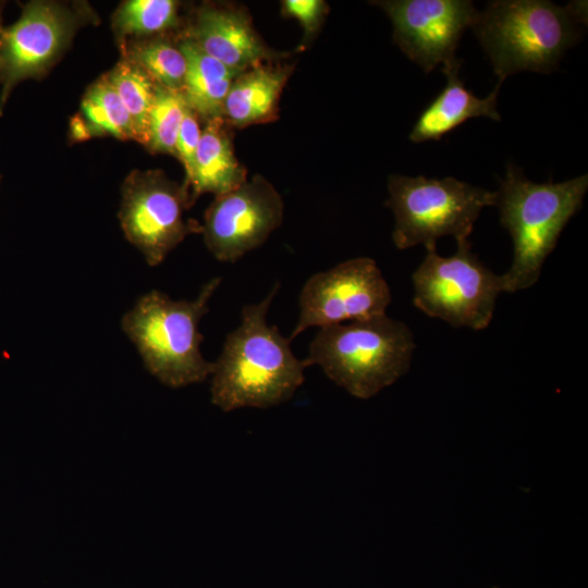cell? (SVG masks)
<instances>
[{"instance_id":"cell-1","label":"cell","mask_w":588,"mask_h":588,"mask_svg":"<svg viewBox=\"0 0 588 588\" xmlns=\"http://www.w3.org/2000/svg\"><path fill=\"white\" fill-rule=\"evenodd\" d=\"M279 287L275 283L261 302L243 307L240 326L226 335L213 362L211 403L223 412L278 406L305 381V360L294 355L278 327L267 322Z\"/></svg>"},{"instance_id":"cell-2","label":"cell","mask_w":588,"mask_h":588,"mask_svg":"<svg viewBox=\"0 0 588 588\" xmlns=\"http://www.w3.org/2000/svg\"><path fill=\"white\" fill-rule=\"evenodd\" d=\"M586 8L583 1L493 0L471 28L500 81L522 71L549 74L580 39Z\"/></svg>"},{"instance_id":"cell-3","label":"cell","mask_w":588,"mask_h":588,"mask_svg":"<svg viewBox=\"0 0 588 588\" xmlns=\"http://www.w3.org/2000/svg\"><path fill=\"white\" fill-rule=\"evenodd\" d=\"M587 189V174L560 183H535L516 166L507 164L495 199L500 222L513 241L512 265L501 274L504 292L515 293L538 281L544 260L581 208Z\"/></svg>"},{"instance_id":"cell-4","label":"cell","mask_w":588,"mask_h":588,"mask_svg":"<svg viewBox=\"0 0 588 588\" xmlns=\"http://www.w3.org/2000/svg\"><path fill=\"white\" fill-rule=\"evenodd\" d=\"M415 346L409 328L384 314L319 328L304 360L307 367L318 365L353 396L367 400L408 370Z\"/></svg>"},{"instance_id":"cell-5","label":"cell","mask_w":588,"mask_h":588,"mask_svg":"<svg viewBox=\"0 0 588 588\" xmlns=\"http://www.w3.org/2000/svg\"><path fill=\"white\" fill-rule=\"evenodd\" d=\"M221 283L212 278L193 301H174L152 290L142 295L122 318V328L136 345L145 368L161 383L182 388L205 381L213 363L200 352L199 322Z\"/></svg>"},{"instance_id":"cell-6","label":"cell","mask_w":588,"mask_h":588,"mask_svg":"<svg viewBox=\"0 0 588 588\" xmlns=\"http://www.w3.org/2000/svg\"><path fill=\"white\" fill-rule=\"evenodd\" d=\"M389 207L395 218L392 241L406 249L422 244L437 249L442 236L468 240L481 210L495 205L497 192L448 176L427 179L392 174L388 180Z\"/></svg>"},{"instance_id":"cell-7","label":"cell","mask_w":588,"mask_h":588,"mask_svg":"<svg viewBox=\"0 0 588 588\" xmlns=\"http://www.w3.org/2000/svg\"><path fill=\"white\" fill-rule=\"evenodd\" d=\"M456 244L457 250L450 257L427 250L412 277L413 303L429 317L455 328L482 330L490 324L497 298L504 292L502 275L471 253L468 240Z\"/></svg>"},{"instance_id":"cell-8","label":"cell","mask_w":588,"mask_h":588,"mask_svg":"<svg viewBox=\"0 0 588 588\" xmlns=\"http://www.w3.org/2000/svg\"><path fill=\"white\" fill-rule=\"evenodd\" d=\"M193 203L183 184L162 170H134L122 185L119 220L126 240L151 267L160 265L184 238L201 233V224L185 219Z\"/></svg>"},{"instance_id":"cell-9","label":"cell","mask_w":588,"mask_h":588,"mask_svg":"<svg viewBox=\"0 0 588 588\" xmlns=\"http://www.w3.org/2000/svg\"><path fill=\"white\" fill-rule=\"evenodd\" d=\"M390 303V287L373 259L345 260L305 282L299 294L298 320L287 339L291 342L313 327L384 315Z\"/></svg>"},{"instance_id":"cell-10","label":"cell","mask_w":588,"mask_h":588,"mask_svg":"<svg viewBox=\"0 0 588 588\" xmlns=\"http://www.w3.org/2000/svg\"><path fill=\"white\" fill-rule=\"evenodd\" d=\"M89 13L56 1L24 5L20 17L2 34L0 114L19 83L47 73Z\"/></svg>"},{"instance_id":"cell-11","label":"cell","mask_w":588,"mask_h":588,"mask_svg":"<svg viewBox=\"0 0 588 588\" xmlns=\"http://www.w3.org/2000/svg\"><path fill=\"white\" fill-rule=\"evenodd\" d=\"M284 203L261 174L216 196L204 215L201 234L208 250L221 262H235L261 246L283 221Z\"/></svg>"},{"instance_id":"cell-12","label":"cell","mask_w":588,"mask_h":588,"mask_svg":"<svg viewBox=\"0 0 588 588\" xmlns=\"http://www.w3.org/2000/svg\"><path fill=\"white\" fill-rule=\"evenodd\" d=\"M393 26V41L428 74L455 59L464 32L473 27L478 11L469 0H381Z\"/></svg>"},{"instance_id":"cell-13","label":"cell","mask_w":588,"mask_h":588,"mask_svg":"<svg viewBox=\"0 0 588 588\" xmlns=\"http://www.w3.org/2000/svg\"><path fill=\"white\" fill-rule=\"evenodd\" d=\"M183 36L222 64L241 72L287 54L269 48L254 28L248 12L232 4L201 5Z\"/></svg>"},{"instance_id":"cell-14","label":"cell","mask_w":588,"mask_h":588,"mask_svg":"<svg viewBox=\"0 0 588 588\" xmlns=\"http://www.w3.org/2000/svg\"><path fill=\"white\" fill-rule=\"evenodd\" d=\"M462 63L463 60L455 58L443 64L441 72L446 77V85L419 114L408 136L411 142L439 140L474 118L501 120L497 100L503 81L499 79L487 97L478 98L466 88L458 76Z\"/></svg>"},{"instance_id":"cell-15","label":"cell","mask_w":588,"mask_h":588,"mask_svg":"<svg viewBox=\"0 0 588 588\" xmlns=\"http://www.w3.org/2000/svg\"><path fill=\"white\" fill-rule=\"evenodd\" d=\"M294 64L261 63L240 73L223 103V119L231 127H246L278 119L279 100Z\"/></svg>"},{"instance_id":"cell-16","label":"cell","mask_w":588,"mask_h":588,"mask_svg":"<svg viewBox=\"0 0 588 588\" xmlns=\"http://www.w3.org/2000/svg\"><path fill=\"white\" fill-rule=\"evenodd\" d=\"M247 180V170L234 151L231 126L222 117L206 121L195 157L193 177L186 189L194 205L205 194H225Z\"/></svg>"},{"instance_id":"cell-17","label":"cell","mask_w":588,"mask_h":588,"mask_svg":"<svg viewBox=\"0 0 588 588\" xmlns=\"http://www.w3.org/2000/svg\"><path fill=\"white\" fill-rule=\"evenodd\" d=\"M177 45L186 60L183 95L188 106L205 122L222 117L231 84L242 72L213 59L185 36Z\"/></svg>"},{"instance_id":"cell-18","label":"cell","mask_w":588,"mask_h":588,"mask_svg":"<svg viewBox=\"0 0 588 588\" xmlns=\"http://www.w3.org/2000/svg\"><path fill=\"white\" fill-rule=\"evenodd\" d=\"M122 58L138 65L160 87L183 93L186 60L164 35L121 41Z\"/></svg>"},{"instance_id":"cell-19","label":"cell","mask_w":588,"mask_h":588,"mask_svg":"<svg viewBox=\"0 0 588 588\" xmlns=\"http://www.w3.org/2000/svg\"><path fill=\"white\" fill-rule=\"evenodd\" d=\"M180 3L174 0H127L112 15V28L120 41L157 35L180 25Z\"/></svg>"},{"instance_id":"cell-20","label":"cell","mask_w":588,"mask_h":588,"mask_svg":"<svg viewBox=\"0 0 588 588\" xmlns=\"http://www.w3.org/2000/svg\"><path fill=\"white\" fill-rule=\"evenodd\" d=\"M81 112L90 136L110 135L118 139L135 140L132 120L106 75L87 88Z\"/></svg>"},{"instance_id":"cell-21","label":"cell","mask_w":588,"mask_h":588,"mask_svg":"<svg viewBox=\"0 0 588 588\" xmlns=\"http://www.w3.org/2000/svg\"><path fill=\"white\" fill-rule=\"evenodd\" d=\"M105 75L132 120L135 140L145 146L157 84L138 65L123 58Z\"/></svg>"},{"instance_id":"cell-22","label":"cell","mask_w":588,"mask_h":588,"mask_svg":"<svg viewBox=\"0 0 588 588\" xmlns=\"http://www.w3.org/2000/svg\"><path fill=\"white\" fill-rule=\"evenodd\" d=\"M186 107L183 93L157 85L148 115L145 145L150 152L175 156V143Z\"/></svg>"},{"instance_id":"cell-23","label":"cell","mask_w":588,"mask_h":588,"mask_svg":"<svg viewBox=\"0 0 588 588\" xmlns=\"http://www.w3.org/2000/svg\"><path fill=\"white\" fill-rule=\"evenodd\" d=\"M329 12V5L322 0H283L281 13L299 22L304 35L299 49H304L319 32Z\"/></svg>"},{"instance_id":"cell-24","label":"cell","mask_w":588,"mask_h":588,"mask_svg":"<svg viewBox=\"0 0 588 588\" xmlns=\"http://www.w3.org/2000/svg\"><path fill=\"white\" fill-rule=\"evenodd\" d=\"M199 119L197 113L187 103L175 143V156L181 161L185 171L183 183L185 188L193 177L196 151L201 136Z\"/></svg>"},{"instance_id":"cell-25","label":"cell","mask_w":588,"mask_h":588,"mask_svg":"<svg viewBox=\"0 0 588 588\" xmlns=\"http://www.w3.org/2000/svg\"><path fill=\"white\" fill-rule=\"evenodd\" d=\"M3 27L1 24V11H0V52H1V45H2V34H3Z\"/></svg>"},{"instance_id":"cell-26","label":"cell","mask_w":588,"mask_h":588,"mask_svg":"<svg viewBox=\"0 0 588 588\" xmlns=\"http://www.w3.org/2000/svg\"><path fill=\"white\" fill-rule=\"evenodd\" d=\"M492 588H499V587H492Z\"/></svg>"}]
</instances>
